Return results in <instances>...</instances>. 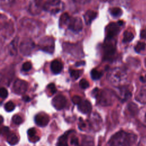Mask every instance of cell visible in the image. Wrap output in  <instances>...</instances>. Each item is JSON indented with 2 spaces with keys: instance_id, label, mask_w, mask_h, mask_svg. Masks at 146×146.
Listing matches in <instances>:
<instances>
[{
  "instance_id": "6da1fadb",
  "label": "cell",
  "mask_w": 146,
  "mask_h": 146,
  "mask_svg": "<svg viewBox=\"0 0 146 146\" xmlns=\"http://www.w3.org/2000/svg\"><path fill=\"white\" fill-rule=\"evenodd\" d=\"M134 136L121 131L115 133L109 141L110 146H131L134 140Z\"/></svg>"
},
{
  "instance_id": "7a4b0ae2",
  "label": "cell",
  "mask_w": 146,
  "mask_h": 146,
  "mask_svg": "<svg viewBox=\"0 0 146 146\" xmlns=\"http://www.w3.org/2000/svg\"><path fill=\"white\" fill-rule=\"evenodd\" d=\"M107 78L110 83L113 85H122L127 80V74L123 69L116 68L108 73Z\"/></svg>"
},
{
  "instance_id": "3957f363",
  "label": "cell",
  "mask_w": 146,
  "mask_h": 146,
  "mask_svg": "<svg viewBox=\"0 0 146 146\" xmlns=\"http://www.w3.org/2000/svg\"><path fill=\"white\" fill-rule=\"evenodd\" d=\"M113 94L110 90H104L98 92L96 96L99 103L102 106H110L113 102Z\"/></svg>"
},
{
  "instance_id": "277c9868",
  "label": "cell",
  "mask_w": 146,
  "mask_h": 146,
  "mask_svg": "<svg viewBox=\"0 0 146 146\" xmlns=\"http://www.w3.org/2000/svg\"><path fill=\"white\" fill-rule=\"evenodd\" d=\"M103 49L105 59H110L116 52V44L113 38H106L103 46Z\"/></svg>"
},
{
  "instance_id": "5b68a950",
  "label": "cell",
  "mask_w": 146,
  "mask_h": 146,
  "mask_svg": "<svg viewBox=\"0 0 146 146\" xmlns=\"http://www.w3.org/2000/svg\"><path fill=\"white\" fill-rule=\"evenodd\" d=\"M43 8L51 14H56L63 8V4L60 0H48L43 5Z\"/></svg>"
},
{
  "instance_id": "8992f818",
  "label": "cell",
  "mask_w": 146,
  "mask_h": 146,
  "mask_svg": "<svg viewBox=\"0 0 146 146\" xmlns=\"http://www.w3.org/2000/svg\"><path fill=\"white\" fill-rule=\"evenodd\" d=\"M39 47L41 50L48 53H52L54 49V41L52 38L45 36L39 42Z\"/></svg>"
},
{
  "instance_id": "52a82bcc",
  "label": "cell",
  "mask_w": 146,
  "mask_h": 146,
  "mask_svg": "<svg viewBox=\"0 0 146 146\" xmlns=\"http://www.w3.org/2000/svg\"><path fill=\"white\" fill-rule=\"evenodd\" d=\"M35 44L30 39H25L22 40L19 46L20 52L24 55H29L32 52Z\"/></svg>"
},
{
  "instance_id": "ba28073f",
  "label": "cell",
  "mask_w": 146,
  "mask_h": 146,
  "mask_svg": "<svg viewBox=\"0 0 146 146\" xmlns=\"http://www.w3.org/2000/svg\"><path fill=\"white\" fill-rule=\"evenodd\" d=\"M67 25L68 28L74 32H79L83 28V23L79 17H70Z\"/></svg>"
},
{
  "instance_id": "9c48e42d",
  "label": "cell",
  "mask_w": 146,
  "mask_h": 146,
  "mask_svg": "<svg viewBox=\"0 0 146 146\" xmlns=\"http://www.w3.org/2000/svg\"><path fill=\"white\" fill-rule=\"evenodd\" d=\"M120 25L118 23L111 22L110 23L106 29V38L109 39H112L115 36L120 30Z\"/></svg>"
},
{
  "instance_id": "30bf717a",
  "label": "cell",
  "mask_w": 146,
  "mask_h": 146,
  "mask_svg": "<svg viewBox=\"0 0 146 146\" xmlns=\"http://www.w3.org/2000/svg\"><path fill=\"white\" fill-rule=\"evenodd\" d=\"M28 84L26 82L21 79H17L13 84V91L16 94H24L27 90Z\"/></svg>"
},
{
  "instance_id": "8fae6325",
  "label": "cell",
  "mask_w": 146,
  "mask_h": 146,
  "mask_svg": "<svg viewBox=\"0 0 146 146\" xmlns=\"http://www.w3.org/2000/svg\"><path fill=\"white\" fill-rule=\"evenodd\" d=\"M52 104L55 108L58 110H60L66 107L67 104V100L64 96L58 95L52 99Z\"/></svg>"
},
{
  "instance_id": "7c38bea8",
  "label": "cell",
  "mask_w": 146,
  "mask_h": 146,
  "mask_svg": "<svg viewBox=\"0 0 146 146\" xmlns=\"http://www.w3.org/2000/svg\"><path fill=\"white\" fill-rule=\"evenodd\" d=\"M35 123L40 127L46 126L49 121V118L47 115L43 113H39L35 116Z\"/></svg>"
},
{
  "instance_id": "4fadbf2b",
  "label": "cell",
  "mask_w": 146,
  "mask_h": 146,
  "mask_svg": "<svg viewBox=\"0 0 146 146\" xmlns=\"http://www.w3.org/2000/svg\"><path fill=\"white\" fill-rule=\"evenodd\" d=\"M64 46V48L66 51H67L69 53L72 54L74 55H78L81 56L82 52L77 51H82L80 48H79L77 44H71V43H64L63 44Z\"/></svg>"
},
{
  "instance_id": "5bb4252c",
  "label": "cell",
  "mask_w": 146,
  "mask_h": 146,
  "mask_svg": "<svg viewBox=\"0 0 146 146\" xmlns=\"http://www.w3.org/2000/svg\"><path fill=\"white\" fill-rule=\"evenodd\" d=\"M78 110L83 113H87L91 111L92 106L90 102L87 100H82L78 104Z\"/></svg>"
},
{
  "instance_id": "9a60e30c",
  "label": "cell",
  "mask_w": 146,
  "mask_h": 146,
  "mask_svg": "<svg viewBox=\"0 0 146 146\" xmlns=\"http://www.w3.org/2000/svg\"><path fill=\"white\" fill-rule=\"evenodd\" d=\"M119 97L121 102H125L128 100L132 96L131 92L125 87H121L119 89Z\"/></svg>"
},
{
  "instance_id": "2e32d148",
  "label": "cell",
  "mask_w": 146,
  "mask_h": 146,
  "mask_svg": "<svg viewBox=\"0 0 146 146\" xmlns=\"http://www.w3.org/2000/svg\"><path fill=\"white\" fill-rule=\"evenodd\" d=\"M97 17V13L91 10H87L84 14V20L86 25H90Z\"/></svg>"
},
{
  "instance_id": "e0dca14e",
  "label": "cell",
  "mask_w": 146,
  "mask_h": 146,
  "mask_svg": "<svg viewBox=\"0 0 146 146\" xmlns=\"http://www.w3.org/2000/svg\"><path fill=\"white\" fill-rule=\"evenodd\" d=\"M50 68L54 74H59L63 69V64L60 61L58 60H54L51 63Z\"/></svg>"
},
{
  "instance_id": "ac0fdd59",
  "label": "cell",
  "mask_w": 146,
  "mask_h": 146,
  "mask_svg": "<svg viewBox=\"0 0 146 146\" xmlns=\"http://www.w3.org/2000/svg\"><path fill=\"white\" fill-rule=\"evenodd\" d=\"M136 99L142 104H146V86H144L140 89Z\"/></svg>"
},
{
  "instance_id": "d6986e66",
  "label": "cell",
  "mask_w": 146,
  "mask_h": 146,
  "mask_svg": "<svg viewBox=\"0 0 146 146\" xmlns=\"http://www.w3.org/2000/svg\"><path fill=\"white\" fill-rule=\"evenodd\" d=\"M71 132V131L67 132L66 133L63 135L62 136H60L59 138L57 146H68L67 136H68V135H69Z\"/></svg>"
},
{
  "instance_id": "ffe728a7",
  "label": "cell",
  "mask_w": 146,
  "mask_h": 146,
  "mask_svg": "<svg viewBox=\"0 0 146 146\" xmlns=\"http://www.w3.org/2000/svg\"><path fill=\"white\" fill-rule=\"evenodd\" d=\"M7 141L10 145H15L18 142V139L15 134L9 133L7 135Z\"/></svg>"
},
{
  "instance_id": "44dd1931",
  "label": "cell",
  "mask_w": 146,
  "mask_h": 146,
  "mask_svg": "<svg viewBox=\"0 0 146 146\" xmlns=\"http://www.w3.org/2000/svg\"><path fill=\"white\" fill-rule=\"evenodd\" d=\"M133 38H134V35L132 32L125 31L123 34V42L124 43L129 42L133 39Z\"/></svg>"
},
{
  "instance_id": "7402d4cb",
  "label": "cell",
  "mask_w": 146,
  "mask_h": 146,
  "mask_svg": "<svg viewBox=\"0 0 146 146\" xmlns=\"http://www.w3.org/2000/svg\"><path fill=\"white\" fill-rule=\"evenodd\" d=\"M110 13L113 17H119L122 14V10L119 7H113L110 9Z\"/></svg>"
},
{
  "instance_id": "603a6c76",
  "label": "cell",
  "mask_w": 146,
  "mask_h": 146,
  "mask_svg": "<svg viewBox=\"0 0 146 146\" xmlns=\"http://www.w3.org/2000/svg\"><path fill=\"white\" fill-rule=\"evenodd\" d=\"M70 15L67 13H65L64 14H63L60 18V20H59V25L60 26H62L63 25H67L69 19H70Z\"/></svg>"
},
{
  "instance_id": "cb8c5ba5",
  "label": "cell",
  "mask_w": 146,
  "mask_h": 146,
  "mask_svg": "<svg viewBox=\"0 0 146 146\" xmlns=\"http://www.w3.org/2000/svg\"><path fill=\"white\" fill-rule=\"evenodd\" d=\"M103 73L102 72H100L98 71L96 69H93L92 70L91 72V78L94 80H98L102 76Z\"/></svg>"
},
{
  "instance_id": "d4e9b609",
  "label": "cell",
  "mask_w": 146,
  "mask_h": 146,
  "mask_svg": "<svg viewBox=\"0 0 146 146\" xmlns=\"http://www.w3.org/2000/svg\"><path fill=\"white\" fill-rule=\"evenodd\" d=\"M80 146H94L93 139L89 136L86 137Z\"/></svg>"
},
{
  "instance_id": "484cf974",
  "label": "cell",
  "mask_w": 146,
  "mask_h": 146,
  "mask_svg": "<svg viewBox=\"0 0 146 146\" xmlns=\"http://www.w3.org/2000/svg\"><path fill=\"white\" fill-rule=\"evenodd\" d=\"M82 74V71L80 70H70V74L72 78H73L74 80L78 79L79 76H80V74Z\"/></svg>"
},
{
  "instance_id": "4316f807",
  "label": "cell",
  "mask_w": 146,
  "mask_h": 146,
  "mask_svg": "<svg viewBox=\"0 0 146 146\" xmlns=\"http://www.w3.org/2000/svg\"><path fill=\"white\" fill-rule=\"evenodd\" d=\"M4 107H5V110L7 112H11L15 108V104L13 102L9 101V102H7L5 104Z\"/></svg>"
},
{
  "instance_id": "83f0119b",
  "label": "cell",
  "mask_w": 146,
  "mask_h": 146,
  "mask_svg": "<svg viewBox=\"0 0 146 146\" xmlns=\"http://www.w3.org/2000/svg\"><path fill=\"white\" fill-rule=\"evenodd\" d=\"M146 46V44L143 42H139L137 43L136 46L135 47V50L136 52H140L141 51L145 49Z\"/></svg>"
},
{
  "instance_id": "f1b7e54d",
  "label": "cell",
  "mask_w": 146,
  "mask_h": 146,
  "mask_svg": "<svg viewBox=\"0 0 146 146\" xmlns=\"http://www.w3.org/2000/svg\"><path fill=\"white\" fill-rule=\"evenodd\" d=\"M79 86L82 89H86V88H87L89 87V83L85 79H82L80 80L79 82Z\"/></svg>"
},
{
  "instance_id": "f546056e",
  "label": "cell",
  "mask_w": 146,
  "mask_h": 146,
  "mask_svg": "<svg viewBox=\"0 0 146 146\" xmlns=\"http://www.w3.org/2000/svg\"><path fill=\"white\" fill-rule=\"evenodd\" d=\"M12 121L16 125H19V124H21L23 121L22 117L20 116L17 115H15L13 116Z\"/></svg>"
},
{
  "instance_id": "4dcf8cb0",
  "label": "cell",
  "mask_w": 146,
  "mask_h": 146,
  "mask_svg": "<svg viewBox=\"0 0 146 146\" xmlns=\"http://www.w3.org/2000/svg\"><path fill=\"white\" fill-rule=\"evenodd\" d=\"M31 67H32L31 63L29 62H25L23 64L22 67V69L24 71H28L31 68Z\"/></svg>"
},
{
  "instance_id": "1f68e13d",
  "label": "cell",
  "mask_w": 146,
  "mask_h": 146,
  "mask_svg": "<svg viewBox=\"0 0 146 146\" xmlns=\"http://www.w3.org/2000/svg\"><path fill=\"white\" fill-rule=\"evenodd\" d=\"M47 90L49 91V92L51 94V95L54 94L56 92V88L55 87V86L54 83H50L49 84L47 87Z\"/></svg>"
},
{
  "instance_id": "d6a6232c",
  "label": "cell",
  "mask_w": 146,
  "mask_h": 146,
  "mask_svg": "<svg viewBox=\"0 0 146 146\" xmlns=\"http://www.w3.org/2000/svg\"><path fill=\"white\" fill-rule=\"evenodd\" d=\"M0 96L3 99H5V98H7V96H8L7 90L5 88L2 87L1 88V90H0Z\"/></svg>"
},
{
  "instance_id": "836d02e7",
  "label": "cell",
  "mask_w": 146,
  "mask_h": 146,
  "mask_svg": "<svg viewBox=\"0 0 146 146\" xmlns=\"http://www.w3.org/2000/svg\"><path fill=\"white\" fill-rule=\"evenodd\" d=\"M82 100V98H81L80 96H77V95H75V96H73L72 98V102H73L74 104H77V105H78Z\"/></svg>"
},
{
  "instance_id": "e575fe53",
  "label": "cell",
  "mask_w": 146,
  "mask_h": 146,
  "mask_svg": "<svg viewBox=\"0 0 146 146\" xmlns=\"http://www.w3.org/2000/svg\"><path fill=\"white\" fill-rule=\"evenodd\" d=\"M35 133H36V130L34 128H30L27 131V134L30 137H31V138L33 137L35 135Z\"/></svg>"
},
{
  "instance_id": "d590c367",
  "label": "cell",
  "mask_w": 146,
  "mask_h": 146,
  "mask_svg": "<svg viewBox=\"0 0 146 146\" xmlns=\"http://www.w3.org/2000/svg\"><path fill=\"white\" fill-rule=\"evenodd\" d=\"M10 133L9 128L7 127H3L1 129V134L2 135H7Z\"/></svg>"
},
{
  "instance_id": "8d00e7d4",
  "label": "cell",
  "mask_w": 146,
  "mask_h": 146,
  "mask_svg": "<svg viewBox=\"0 0 146 146\" xmlns=\"http://www.w3.org/2000/svg\"><path fill=\"white\" fill-rule=\"evenodd\" d=\"M71 144L74 145H78V139L76 136H73L72 139H71Z\"/></svg>"
},
{
  "instance_id": "74e56055",
  "label": "cell",
  "mask_w": 146,
  "mask_h": 146,
  "mask_svg": "<svg viewBox=\"0 0 146 146\" xmlns=\"http://www.w3.org/2000/svg\"><path fill=\"white\" fill-rule=\"evenodd\" d=\"M140 37L142 39H146V31L144 30H141L140 33Z\"/></svg>"
},
{
  "instance_id": "f35d334b",
  "label": "cell",
  "mask_w": 146,
  "mask_h": 146,
  "mask_svg": "<svg viewBox=\"0 0 146 146\" xmlns=\"http://www.w3.org/2000/svg\"><path fill=\"white\" fill-rule=\"evenodd\" d=\"M74 1H75L76 2L79 3H86L87 2H88L90 0H74Z\"/></svg>"
},
{
  "instance_id": "ab89813d",
  "label": "cell",
  "mask_w": 146,
  "mask_h": 146,
  "mask_svg": "<svg viewBox=\"0 0 146 146\" xmlns=\"http://www.w3.org/2000/svg\"><path fill=\"white\" fill-rule=\"evenodd\" d=\"M22 99H23L25 102H29V101L30 100V97H29V96H27V95H25V96H24L23 97Z\"/></svg>"
},
{
  "instance_id": "60d3db41",
  "label": "cell",
  "mask_w": 146,
  "mask_h": 146,
  "mask_svg": "<svg viewBox=\"0 0 146 146\" xmlns=\"http://www.w3.org/2000/svg\"><path fill=\"white\" fill-rule=\"evenodd\" d=\"M80 123L79 124V128H83L84 127H86V124L83 121V120L80 121Z\"/></svg>"
},
{
  "instance_id": "b9f144b4",
  "label": "cell",
  "mask_w": 146,
  "mask_h": 146,
  "mask_svg": "<svg viewBox=\"0 0 146 146\" xmlns=\"http://www.w3.org/2000/svg\"><path fill=\"white\" fill-rule=\"evenodd\" d=\"M85 64V62L84 61H82V62H78L76 63L75 66H80L81 65H84Z\"/></svg>"
},
{
  "instance_id": "7bdbcfd3",
  "label": "cell",
  "mask_w": 146,
  "mask_h": 146,
  "mask_svg": "<svg viewBox=\"0 0 146 146\" xmlns=\"http://www.w3.org/2000/svg\"><path fill=\"white\" fill-rule=\"evenodd\" d=\"M139 79H140V80L141 82H145V80L144 79V77H143V76H140Z\"/></svg>"
},
{
  "instance_id": "ee69618b",
  "label": "cell",
  "mask_w": 146,
  "mask_h": 146,
  "mask_svg": "<svg viewBox=\"0 0 146 146\" xmlns=\"http://www.w3.org/2000/svg\"><path fill=\"white\" fill-rule=\"evenodd\" d=\"M117 23H119V25L120 26H121V25H123V22L122 21H118Z\"/></svg>"
},
{
  "instance_id": "f6af8a7d",
  "label": "cell",
  "mask_w": 146,
  "mask_h": 146,
  "mask_svg": "<svg viewBox=\"0 0 146 146\" xmlns=\"http://www.w3.org/2000/svg\"><path fill=\"white\" fill-rule=\"evenodd\" d=\"M1 123H2V122H3V117L2 116H1Z\"/></svg>"
},
{
  "instance_id": "bcb514c9",
  "label": "cell",
  "mask_w": 146,
  "mask_h": 146,
  "mask_svg": "<svg viewBox=\"0 0 146 146\" xmlns=\"http://www.w3.org/2000/svg\"><path fill=\"white\" fill-rule=\"evenodd\" d=\"M103 1H105V2H106V1H111V0H103Z\"/></svg>"
},
{
  "instance_id": "7dc6e473",
  "label": "cell",
  "mask_w": 146,
  "mask_h": 146,
  "mask_svg": "<svg viewBox=\"0 0 146 146\" xmlns=\"http://www.w3.org/2000/svg\"><path fill=\"white\" fill-rule=\"evenodd\" d=\"M145 77H146V75H145Z\"/></svg>"
}]
</instances>
